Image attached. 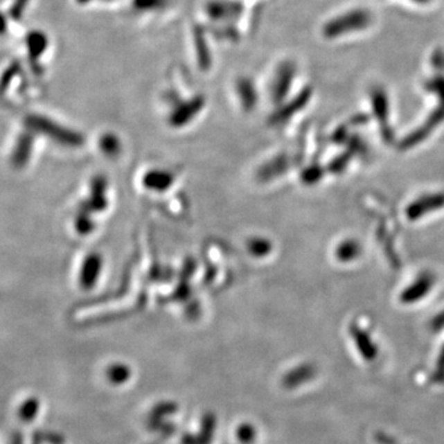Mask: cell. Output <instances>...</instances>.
<instances>
[{
	"mask_svg": "<svg viewBox=\"0 0 444 444\" xmlns=\"http://www.w3.org/2000/svg\"><path fill=\"white\" fill-rule=\"evenodd\" d=\"M443 206L444 194H431L412 202L406 208V215L409 220L414 221V220L421 219L423 215L429 214Z\"/></svg>",
	"mask_w": 444,
	"mask_h": 444,
	"instance_id": "6da1fadb",
	"label": "cell"
},
{
	"mask_svg": "<svg viewBox=\"0 0 444 444\" xmlns=\"http://www.w3.org/2000/svg\"><path fill=\"white\" fill-rule=\"evenodd\" d=\"M434 278L431 274H422L418 276L416 281H414L410 287H406L404 292L400 295V300L404 304H414L425 298L428 292H431Z\"/></svg>",
	"mask_w": 444,
	"mask_h": 444,
	"instance_id": "7a4b0ae2",
	"label": "cell"
},
{
	"mask_svg": "<svg viewBox=\"0 0 444 444\" xmlns=\"http://www.w3.org/2000/svg\"><path fill=\"white\" fill-rule=\"evenodd\" d=\"M215 420L214 415L208 414L206 416L204 417L203 426H202V432L197 436H193V434H186L181 439L183 444H208L210 441L213 438V433L215 429Z\"/></svg>",
	"mask_w": 444,
	"mask_h": 444,
	"instance_id": "3957f363",
	"label": "cell"
},
{
	"mask_svg": "<svg viewBox=\"0 0 444 444\" xmlns=\"http://www.w3.org/2000/svg\"><path fill=\"white\" fill-rule=\"evenodd\" d=\"M315 375V368L311 366H303L295 368L294 371H290L283 379V385L284 388L292 389L296 388L300 384L305 382H309Z\"/></svg>",
	"mask_w": 444,
	"mask_h": 444,
	"instance_id": "277c9868",
	"label": "cell"
},
{
	"mask_svg": "<svg viewBox=\"0 0 444 444\" xmlns=\"http://www.w3.org/2000/svg\"><path fill=\"white\" fill-rule=\"evenodd\" d=\"M352 335H353V338H355V342H357V346H358V349L360 350V353L363 355V357L366 359L371 360L377 357V348L374 347V344L371 343V338H369V335L366 332L362 331L358 327H355L352 330Z\"/></svg>",
	"mask_w": 444,
	"mask_h": 444,
	"instance_id": "5b68a950",
	"label": "cell"
},
{
	"mask_svg": "<svg viewBox=\"0 0 444 444\" xmlns=\"http://www.w3.org/2000/svg\"><path fill=\"white\" fill-rule=\"evenodd\" d=\"M47 37L42 33L39 31H34L28 35L26 39V45H28V53L31 55L33 58L41 56L45 52L46 47H47Z\"/></svg>",
	"mask_w": 444,
	"mask_h": 444,
	"instance_id": "8992f818",
	"label": "cell"
},
{
	"mask_svg": "<svg viewBox=\"0 0 444 444\" xmlns=\"http://www.w3.org/2000/svg\"><path fill=\"white\" fill-rule=\"evenodd\" d=\"M173 181V177L166 173V172H152L146 175L145 178V184L150 189H156V190H164L167 189Z\"/></svg>",
	"mask_w": 444,
	"mask_h": 444,
	"instance_id": "52a82bcc",
	"label": "cell"
},
{
	"mask_svg": "<svg viewBox=\"0 0 444 444\" xmlns=\"http://www.w3.org/2000/svg\"><path fill=\"white\" fill-rule=\"evenodd\" d=\"M360 254H362V248L359 243L352 240L341 243L336 252L337 258L342 262H350L353 259L358 258Z\"/></svg>",
	"mask_w": 444,
	"mask_h": 444,
	"instance_id": "ba28073f",
	"label": "cell"
},
{
	"mask_svg": "<svg viewBox=\"0 0 444 444\" xmlns=\"http://www.w3.org/2000/svg\"><path fill=\"white\" fill-rule=\"evenodd\" d=\"M200 107H202L200 100H194L189 107L186 105L181 110L177 112V113L173 115V123H175V125L184 124L194 114H197V112L200 110Z\"/></svg>",
	"mask_w": 444,
	"mask_h": 444,
	"instance_id": "9c48e42d",
	"label": "cell"
},
{
	"mask_svg": "<svg viewBox=\"0 0 444 444\" xmlns=\"http://www.w3.org/2000/svg\"><path fill=\"white\" fill-rule=\"evenodd\" d=\"M107 377L115 384H123L130 379V369L123 364L114 366L113 368H110V371H107Z\"/></svg>",
	"mask_w": 444,
	"mask_h": 444,
	"instance_id": "30bf717a",
	"label": "cell"
},
{
	"mask_svg": "<svg viewBox=\"0 0 444 444\" xmlns=\"http://www.w3.org/2000/svg\"><path fill=\"white\" fill-rule=\"evenodd\" d=\"M175 411H177V406H175V404H170V402L159 404V405L156 406V407L153 409L152 412H151V423H152V422L161 421L162 417L170 415V414H173Z\"/></svg>",
	"mask_w": 444,
	"mask_h": 444,
	"instance_id": "8fae6325",
	"label": "cell"
},
{
	"mask_svg": "<svg viewBox=\"0 0 444 444\" xmlns=\"http://www.w3.org/2000/svg\"><path fill=\"white\" fill-rule=\"evenodd\" d=\"M237 438L241 441L242 443L249 444L254 442L256 438V431L251 425H243L237 429Z\"/></svg>",
	"mask_w": 444,
	"mask_h": 444,
	"instance_id": "7c38bea8",
	"label": "cell"
},
{
	"mask_svg": "<svg viewBox=\"0 0 444 444\" xmlns=\"http://www.w3.org/2000/svg\"><path fill=\"white\" fill-rule=\"evenodd\" d=\"M28 0H14V4L10 9V15L14 20H19L23 17L24 12L28 6Z\"/></svg>",
	"mask_w": 444,
	"mask_h": 444,
	"instance_id": "4fadbf2b",
	"label": "cell"
},
{
	"mask_svg": "<svg viewBox=\"0 0 444 444\" xmlns=\"http://www.w3.org/2000/svg\"><path fill=\"white\" fill-rule=\"evenodd\" d=\"M251 249L254 254L257 256H262V254H268L269 252L270 246L268 242L262 241V240H257L251 243Z\"/></svg>",
	"mask_w": 444,
	"mask_h": 444,
	"instance_id": "5bb4252c",
	"label": "cell"
},
{
	"mask_svg": "<svg viewBox=\"0 0 444 444\" xmlns=\"http://www.w3.org/2000/svg\"><path fill=\"white\" fill-rule=\"evenodd\" d=\"M321 177V169L317 168H309L304 175H303V179L306 181V183H314V181H317L320 179Z\"/></svg>",
	"mask_w": 444,
	"mask_h": 444,
	"instance_id": "9a60e30c",
	"label": "cell"
},
{
	"mask_svg": "<svg viewBox=\"0 0 444 444\" xmlns=\"http://www.w3.org/2000/svg\"><path fill=\"white\" fill-rule=\"evenodd\" d=\"M17 73V66H12V67L9 68V69L6 71V73H4V76H3V78H1V88H6V85H8V83L14 78V77H15V74Z\"/></svg>",
	"mask_w": 444,
	"mask_h": 444,
	"instance_id": "2e32d148",
	"label": "cell"
},
{
	"mask_svg": "<svg viewBox=\"0 0 444 444\" xmlns=\"http://www.w3.org/2000/svg\"><path fill=\"white\" fill-rule=\"evenodd\" d=\"M432 326L434 330H439L441 327L444 326V312L437 316L432 322Z\"/></svg>",
	"mask_w": 444,
	"mask_h": 444,
	"instance_id": "e0dca14e",
	"label": "cell"
},
{
	"mask_svg": "<svg viewBox=\"0 0 444 444\" xmlns=\"http://www.w3.org/2000/svg\"><path fill=\"white\" fill-rule=\"evenodd\" d=\"M6 17H3V15L0 14V34H3V33L6 31Z\"/></svg>",
	"mask_w": 444,
	"mask_h": 444,
	"instance_id": "ac0fdd59",
	"label": "cell"
}]
</instances>
